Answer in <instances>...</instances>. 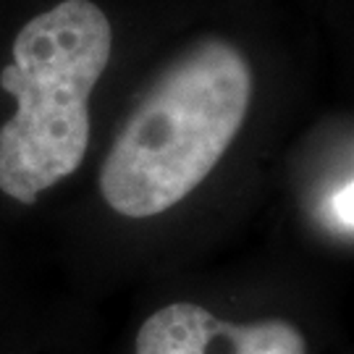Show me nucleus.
<instances>
[{
  "instance_id": "nucleus-1",
  "label": "nucleus",
  "mask_w": 354,
  "mask_h": 354,
  "mask_svg": "<svg viewBox=\"0 0 354 354\" xmlns=\"http://www.w3.org/2000/svg\"><path fill=\"white\" fill-rule=\"evenodd\" d=\"M252 100L234 45L207 39L165 71L115 137L100 192L115 213L150 218L181 203L223 158Z\"/></svg>"
},
{
  "instance_id": "nucleus-2",
  "label": "nucleus",
  "mask_w": 354,
  "mask_h": 354,
  "mask_svg": "<svg viewBox=\"0 0 354 354\" xmlns=\"http://www.w3.org/2000/svg\"><path fill=\"white\" fill-rule=\"evenodd\" d=\"M111 24L89 0H66L21 26L0 84L16 115L0 129V189L32 205L71 176L89 145L87 100L111 61Z\"/></svg>"
},
{
  "instance_id": "nucleus-3",
  "label": "nucleus",
  "mask_w": 354,
  "mask_h": 354,
  "mask_svg": "<svg viewBox=\"0 0 354 354\" xmlns=\"http://www.w3.org/2000/svg\"><path fill=\"white\" fill-rule=\"evenodd\" d=\"M137 354H304V339L286 320L236 326L200 304L176 302L145 320Z\"/></svg>"
},
{
  "instance_id": "nucleus-4",
  "label": "nucleus",
  "mask_w": 354,
  "mask_h": 354,
  "mask_svg": "<svg viewBox=\"0 0 354 354\" xmlns=\"http://www.w3.org/2000/svg\"><path fill=\"white\" fill-rule=\"evenodd\" d=\"M333 210H336V218L342 221L344 226L354 228V181L346 184L344 189L336 192V197H333Z\"/></svg>"
}]
</instances>
